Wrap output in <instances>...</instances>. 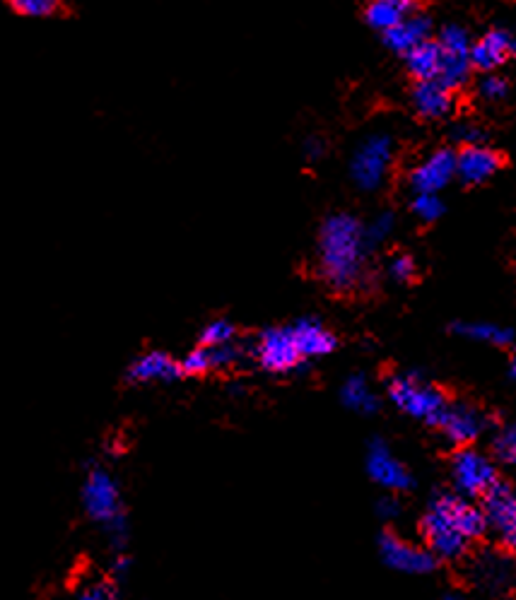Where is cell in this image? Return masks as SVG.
Here are the masks:
<instances>
[{"label":"cell","instance_id":"1f68e13d","mask_svg":"<svg viewBox=\"0 0 516 600\" xmlns=\"http://www.w3.org/2000/svg\"><path fill=\"white\" fill-rule=\"evenodd\" d=\"M181 376H205L213 372V362H210V350L208 347L198 345L196 350H191L184 360L179 362Z\"/></svg>","mask_w":516,"mask_h":600},{"label":"cell","instance_id":"e0dca14e","mask_svg":"<svg viewBox=\"0 0 516 600\" xmlns=\"http://www.w3.org/2000/svg\"><path fill=\"white\" fill-rule=\"evenodd\" d=\"M471 574H473V581H478L483 588H488V591H495V593H502V591H507V588L514 586L516 564L512 557L502 555V552L488 550L473 560Z\"/></svg>","mask_w":516,"mask_h":600},{"label":"cell","instance_id":"74e56055","mask_svg":"<svg viewBox=\"0 0 516 600\" xmlns=\"http://www.w3.org/2000/svg\"><path fill=\"white\" fill-rule=\"evenodd\" d=\"M377 511H379L381 519H396V516L401 514V504H398L394 497H386L379 502Z\"/></svg>","mask_w":516,"mask_h":600},{"label":"cell","instance_id":"9c48e42d","mask_svg":"<svg viewBox=\"0 0 516 600\" xmlns=\"http://www.w3.org/2000/svg\"><path fill=\"white\" fill-rule=\"evenodd\" d=\"M435 427L449 444L461 449V446H473L483 437L485 429L490 427V417L483 410L473 408V405L447 403V408L442 410Z\"/></svg>","mask_w":516,"mask_h":600},{"label":"cell","instance_id":"52a82bcc","mask_svg":"<svg viewBox=\"0 0 516 600\" xmlns=\"http://www.w3.org/2000/svg\"><path fill=\"white\" fill-rule=\"evenodd\" d=\"M249 355L258 362V367L271 374H287L302 367V355H299L295 335L290 326L266 328L251 343Z\"/></svg>","mask_w":516,"mask_h":600},{"label":"cell","instance_id":"f546056e","mask_svg":"<svg viewBox=\"0 0 516 600\" xmlns=\"http://www.w3.org/2000/svg\"><path fill=\"white\" fill-rule=\"evenodd\" d=\"M8 5L25 17H51L63 8L61 0H8Z\"/></svg>","mask_w":516,"mask_h":600},{"label":"cell","instance_id":"e575fe53","mask_svg":"<svg viewBox=\"0 0 516 600\" xmlns=\"http://www.w3.org/2000/svg\"><path fill=\"white\" fill-rule=\"evenodd\" d=\"M451 138H454L456 143H461V147L478 145V143H485V131L473 121H459L454 128H451Z\"/></svg>","mask_w":516,"mask_h":600},{"label":"cell","instance_id":"7402d4cb","mask_svg":"<svg viewBox=\"0 0 516 600\" xmlns=\"http://www.w3.org/2000/svg\"><path fill=\"white\" fill-rule=\"evenodd\" d=\"M451 328H454V333L463 335V338L478 340V343H488L495 347H509L516 338L512 328L497 326V323H488V321H459Z\"/></svg>","mask_w":516,"mask_h":600},{"label":"cell","instance_id":"5b68a950","mask_svg":"<svg viewBox=\"0 0 516 600\" xmlns=\"http://www.w3.org/2000/svg\"><path fill=\"white\" fill-rule=\"evenodd\" d=\"M396 145L389 133H372L362 140L350 157V179L360 191H379L394 167Z\"/></svg>","mask_w":516,"mask_h":600},{"label":"cell","instance_id":"6da1fadb","mask_svg":"<svg viewBox=\"0 0 516 600\" xmlns=\"http://www.w3.org/2000/svg\"><path fill=\"white\" fill-rule=\"evenodd\" d=\"M367 256L365 225L355 215L336 213L321 222L319 239H316V263H319L321 280L331 290H357L365 280Z\"/></svg>","mask_w":516,"mask_h":600},{"label":"cell","instance_id":"f1b7e54d","mask_svg":"<svg viewBox=\"0 0 516 600\" xmlns=\"http://www.w3.org/2000/svg\"><path fill=\"white\" fill-rule=\"evenodd\" d=\"M394 229H396V215L391 213V210H384V213L374 215L372 222L365 225V237H367L369 249L384 244V241L394 234Z\"/></svg>","mask_w":516,"mask_h":600},{"label":"cell","instance_id":"7bdbcfd3","mask_svg":"<svg viewBox=\"0 0 516 600\" xmlns=\"http://www.w3.org/2000/svg\"><path fill=\"white\" fill-rule=\"evenodd\" d=\"M512 58L516 61V39H514V44H512Z\"/></svg>","mask_w":516,"mask_h":600},{"label":"cell","instance_id":"d6a6232c","mask_svg":"<svg viewBox=\"0 0 516 600\" xmlns=\"http://www.w3.org/2000/svg\"><path fill=\"white\" fill-rule=\"evenodd\" d=\"M478 94L485 102H502L509 94V82L497 73H485V78L478 82Z\"/></svg>","mask_w":516,"mask_h":600},{"label":"cell","instance_id":"7c38bea8","mask_svg":"<svg viewBox=\"0 0 516 600\" xmlns=\"http://www.w3.org/2000/svg\"><path fill=\"white\" fill-rule=\"evenodd\" d=\"M367 473L379 487H384V490L391 494L408 492L410 487H413V475H410V470L391 454V449L386 446L384 439H374L372 444H369Z\"/></svg>","mask_w":516,"mask_h":600},{"label":"cell","instance_id":"4dcf8cb0","mask_svg":"<svg viewBox=\"0 0 516 600\" xmlns=\"http://www.w3.org/2000/svg\"><path fill=\"white\" fill-rule=\"evenodd\" d=\"M208 350H210V362H213V372L237 367V364L242 362L244 355H246V350L237 343V340H234V343H230V345L208 347Z\"/></svg>","mask_w":516,"mask_h":600},{"label":"cell","instance_id":"5bb4252c","mask_svg":"<svg viewBox=\"0 0 516 600\" xmlns=\"http://www.w3.org/2000/svg\"><path fill=\"white\" fill-rule=\"evenodd\" d=\"M512 44H514L512 32H507V29L502 27L488 29L483 37L473 39L471 51H468L473 70H480V73H495L497 68L507 63V58H512Z\"/></svg>","mask_w":516,"mask_h":600},{"label":"cell","instance_id":"cb8c5ba5","mask_svg":"<svg viewBox=\"0 0 516 600\" xmlns=\"http://www.w3.org/2000/svg\"><path fill=\"white\" fill-rule=\"evenodd\" d=\"M406 15V10H401L396 3H391V0H369L365 8V22L379 34L389 32V29L396 27Z\"/></svg>","mask_w":516,"mask_h":600},{"label":"cell","instance_id":"d590c367","mask_svg":"<svg viewBox=\"0 0 516 600\" xmlns=\"http://www.w3.org/2000/svg\"><path fill=\"white\" fill-rule=\"evenodd\" d=\"M75 600H116V586L114 579L109 581H97V584L82 588Z\"/></svg>","mask_w":516,"mask_h":600},{"label":"cell","instance_id":"2e32d148","mask_svg":"<svg viewBox=\"0 0 516 600\" xmlns=\"http://www.w3.org/2000/svg\"><path fill=\"white\" fill-rule=\"evenodd\" d=\"M126 379L131 384H169V381L181 379V367L167 352L150 350L131 362Z\"/></svg>","mask_w":516,"mask_h":600},{"label":"cell","instance_id":"277c9868","mask_svg":"<svg viewBox=\"0 0 516 600\" xmlns=\"http://www.w3.org/2000/svg\"><path fill=\"white\" fill-rule=\"evenodd\" d=\"M386 396L401 413L413 417V420L427 422L432 427H435L439 415L449 403L444 391H439L437 386H432L430 381H425L418 374L391 376L389 386H386Z\"/></svg>","mask_w":516,"mask_h":600},{"label":"cell","instance_id":"8992f818","mask_svg":"<svg viewBox=\"0 0 516 600\" xmlns=\"http://www.w3.org/2000/svg\"><path fill=\"white\" fill-rule=\"evenodd\" d=\"M451 482H454V492L461 497H483L497 482V468L492 458L478 451L476 446H461L451 456Z\"/></svg>","mask_w":516,"mask_h":600},{"label":"cell","instance_id":"3957f363","mask_svg":"<svg viewBox=\"0 0 516 600\" xmlns=\"http://www.w3.org/2000/svg\"><path fill=\"white\" fill-rule=\"evenodd\" d=\"M82 507H85L87 516L92 521L102 523L107 528L116 547L126 543L128 523L126 514H123V502H121V490L116 485V480L111 478L109 470L104 468H92L87 473L85 485H82Z\"/></svg>","mask_w":516,"mask_h":600},{"label":"cell","instance_id":"60d3db41","mask_svg":"<svg viewBox=\"0 0 516 600\" xmlns=\"http://www.w3.org/2000/svg\"><path fill=\"white\" fill-rule=\"evenodd\" d=\"M509 379L516 381V347H514L512 357H509Z\"/></svg>","mask_w":516,"mask_h":600},{"label":"cell","instance_id":"4fadbf2b","mask_svg":"<svg viewBox=\"0 0 516 600\" xmlns=\"http://www.w3.org/2000/svg\"><path fill=\"white\" fill-rule=\"evenodd\" d=\"M502 169V155L485 143L463 145L456 152V179L466 186H480Z\"/></svg>","mask_w":516,"mask_h":600},{"label":"cell","instance_id":"8d00e7d4","mask_svg":"<svg viewBox=\"0 0 516 600\" xmlns=\"http://www.w3.org/2000/svg\"><path fill=\"white\" fill-rule=\"evenodd\" d=\"M326 155V140L319 138V135H312V138L304 140V157H307L309 162H319L324 160Z\"/></svg>","mask_w":516,"mask_h":600},{"label":"cell","instance_id":"b9f144b4","mask_svg":"<svg viewBox=\"0 0 516 600\" xmlns=\"http://www.w3.org/2000/svg\"><path fill=\"white\" fill-rule=\"evenodd\" d=\"M442 600H466L461 596V593H444Z\"/></svg>","mask_w":516,"mask_h":600},{"label":"cell","instance_id":"484cf974","mask_svg":"<svg viewBox=\"0 0 516 600\" xmlns=\"http://www.w3.org/2000/svg\"><path fill=\"white\" fill-rule=\"evenodd\" d=\"M444 200L439 193H415L410 200V213L418 217L420 222H437L444 215Z\"/></svg>","mask_w":516,"mask_h":600},{"label":"cell","instance_id":"83f0119b","mask_svg":"<svg viewBox=\"0 0 516 600\" xmlns=\"http://www.w3.org/2000/svg\"><path fill=\"white\" fill-rule=\"evenodd\" d=\"M492 454L504 466H516V422L502 427L492 439Z\"/></svg>","mask_w":516,"mask_h":600},{"label":"cell","instance_id":"30bf717a","mask_svg":"<svg viewBox=\"0 0 516 600\" xmlns=\"http://www.w3.org/2000/svg\"><path fill=\"white\" fill-rule=\"evenodd\" d=\"M480 499L488 528L500 535L504 547L516 550V485L497 480Z\"/></svg>","mask_w":516,"mask_h":600},{"label":"cell","instance_id":"603a6c76","mask_svg":"<svg viewBox=\"0 0 516 600\" xmlns=\"http://www.w3.org/2000/svg\"><path fill=\"white\" fill-rule=\"evenodd\" d=\"M473 66L468 54H444L442 51V66H439L437 80L451 92H459L471 82Z\"/></svg>","mask_w":516,"mask_h":600},{"label":"cell","instance_id":"44dd1931","mask_svg":"<svg viewBox=\"0 0 516 600\" xmlns=\"http://www.w3.org/2000/svg\"><path fill=\"white\" fill-rule=\"evenodd\" d=\"M340 400H343L345 408L360 415H374L379 413L381 408L379 396L372 391L367 376L362 374H353L343 381V386H340Z\"/></svg>","mask_w":516,"mask_h":600},{"label":"cell","instance_id":"7a4b0ae2","mask_svg":"<svg viewBox=\"0 0 516 600\" xmlns=\"http://www.w3.org/2000/svg\"><path fill=\"white\" fill-rule=\"evenodd\" d=\"M425 547L437 560H461L490 531L485 511L456 492H437L420 523Z\"/></svg>","mask_w":516,"mask_h":600},{"label":"cell","instance_id":"ba28073f","mask_svg":"<svg viewBox=\"0 0 516 600\" xmlns=\"http://www.w3.org/2000/svg\"><path fill=\"white\" fill-rule=\"evenodd\" d=\"M379 555L386 567H391L394 572L401 574L422 576L437 569V557L432 555L427 547L408 543V540L401 538L398 533L386 531L379 535Z\"/></svg>","mask_w":516,"mask_h":600},{"label":"cell","instance_id":"f35d334b","mask_svg":"<svg viewBox=\"0 0 516 600\" xmlns=\"http://www.w3.org/2000/svg\"><path fill=\"white\" fill-rule=\"evenodd\" d=\"M128 569H131V562H128V557L119 555L114 560V567H111V574H114V579H121L123 574H128Z\"/></svg>","mask_w":516,"mask_h":600},{"label":"cell","instance_id":"836d02e7","mask_svg":"<svg viewBox=\"0 0 516 600\" xmlns=\"http://www.w3.org/2000/svg\"><path fill=\"white\" fill-rule=\"evenodd\" d=\"M386 273H389L391 280L396 282H410L415 280L418 275V266H415V258L408 254H396L386 266Z\"/></svg>","mask_w":516,"mask_h":600},{"label":"cell","instance_id":"8fae6325","mask_svg":"<svg viewBox=\"0 0 516 600\" xmlns=\"http://www.w3.org/2000/svg\"><path fill=\"white\" fill-rule=\"evenodd\" d=\"M456 179V150L437 147L425 160L408 172V186L413 193H442Z\"/></svg>","mask_w":516,"mask_h":600},{"label":"cell","instance_id":"d4e9b609","mask_svg":"<svg viewBox=\"0 0 516 600\" xmlns=\"http://www.w3.org/2000/svg\"><path fill=\"white\" fill-rule=\"evenodd\" d=\"M437 44L444 54H468V51H471L473 37L466 27L451 22V25H444L439 29Z\"/></svg>","mask_w":516,"mask_h":600},{"label":"cell","instance_id":"ac0fdd59","mask_svg":"<svg viewBox=\"0 0 516 600\" xmlns=\"http://www.w3.org/2000/svg\"><path fill=\"white\" fill-rule=\"evenodd\" d=\"M432 32H435V25H432L430 17L415 10V13L403 17L396 27H391L389 32L381 34V41L396 56H406L410 49H415L422 41L432 39Z\"/></svg>","mask_w":516,"mask_h":600},{"label":"cell","instance_id":"4316f807","mask_svg":"<svg viewBox=\"0 0 516 600\" xmlns=\"http://www.w3.org/2000/svg\"><path fill=\"white\" fill-rule=\"evenodd\" d=\"M234 340H237V328H234V323L227 319H215V321L205 323V328L201 331L203 347L230 345V343H234Z\"/></svg>","mask_w":516,"mask_h":600},{"label":"cell","instance_id":"d6986e66","mask_svg":"<svg viewBox=\"0 0 516 600\" xmlns=\"http://www.w3.org/2000/svg\"><path fill=\"white\" fill-rule=\"evenodd\" d=\"M292 328L295 343L302 360H314V357L331 355L338 347V338L331 328H326L319 319H299Z\"/></svg>","mask_w":516,"mask_h":600},{"label":"cell","instance_id":"9a60e30c","mask_svg":"<svg viewBox=\"0 0 516 600\" xmlns=\"http://www.w3.org/2000/svg\"><path fill=\"white\" fill-rule=\"evenodd\" d=\"M410 104L420 119L442 121L451 116L456 107V92H451L439 80H418L410 90Z\"/></svg>","mask_w":516,"mask_h":600},{"label":"cell","instance_id":"ab89813d","mask_svg":"<svg viewBox=\"0 0 516 600\" xmlns=\"http://www.w3.org/2000/svg\"><path fill=\"white\" fill-rule=\"evenodd\" d=\"M391 3H396L398 8H401V10H406V13L410 15V13H415V10H418L420 0H391Z\"/></svg>","mask_w":516,"mask_h":600},{"label":"cell","instance_id":"ffe728a7","mask_svg":"<svg viewBox=\"0 0 516 600\" xmlns=\"http://www.w3.org/2000/svg\"><path fill=\"white\" fill-rule=\"evenodd\" d=\"M406 63L408 75L415 82L418 80H437L439 66H442V49H439L437 39H427L422 44L410 49L406 56H401Z\"/></svg>","mask_w":516,"mask_h":600}]
</instances>
